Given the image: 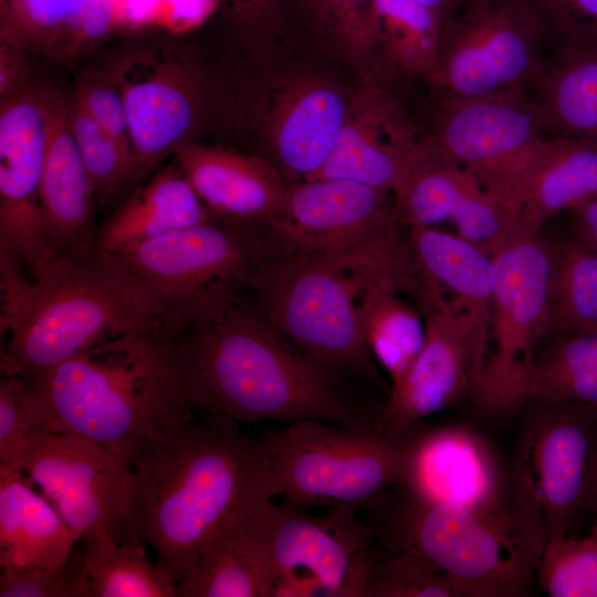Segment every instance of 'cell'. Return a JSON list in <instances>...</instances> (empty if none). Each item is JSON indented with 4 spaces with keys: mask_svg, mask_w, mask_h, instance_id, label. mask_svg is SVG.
Wrapping results in <instances>:
<instances>
[{
    "mask_svg": "<svg viewBox=\"0 0 597 597\" xmlns=\"http://www.w3.org/2000/svg\"><path fill=\"white\" fill-rule=\"evenodd\" d=\"M112 4L113 0H1V21L28 46L71 57L115 30Z\"/></svg>",
    "mask_w": 597,
    "mask_h": 597,
    "instance_id": "cell-31",
    "label": "cell"
},
{
    "mask_svg": "<svg viewBox=\"0 0 597 597\" xmlns=\"http://www.w3.org/2000/svg\"><path fill=\"white\" fill-rule=\"evenodd\" d=\"M212 219L179 167L169 166L136 187L100 226L97 244L119 252Z\"/></svg>",
    "mask_w": 597,
    "mask_h": 597,
    "instance_id": "cell-28",
    "label": "cell"
},
{
    "mask_svg": "<svg viewBox=\"0 0 597 597\" xmlns=\"http://www.w3.org/2000/svg\"><path fill=\"white\" fill-rule=\"evenodd\" d=\"M556 45L597 50V0H531Z\"/></svg>",
    "mask_w": 597,
    "mask_h": 597,
    "instance_id": "cell-43",
    "label": "cell"
},
{
    "mask_svg": "<svg viewBox=\"0 0 597 597\" xmlns=\"http://www.w3.org/2000/svg\"><path fill=\"white\" fill-rule=\"evenodd\" d=\"M121 91L133 156L132 188L189 134L197 86L186 70L151 56H135L113 75Z\"/></svg>",
    "mask_w": 597,
    "mask_h": 597,
    "instance_id": "cell-20",
    "label": "cell"
},
{
    "mask_svg": "<svg viewBox=\"0 0 597 597\" xmlns=\"http://www.w3.org/2000/svg\"><path fill=\"white\" fill-rule=\"evenodd\" d=\"M172 154L213 219L263 232L283 202L289 184L263 158L190 140Z\"/></svg>",
    "mask_w": 597,
    "mask_h": 597,
    "instance_id": "cell-22",
    "label": "cell"
},
{
    "mask_svg": "<svg viewBox=\"0 0 597 597\" xmlns=\"http://www.w3.org/2000/svg\"><path fill=\"white\" fill-rule=\"evenodd\" d=\"M96 199L70 123V107L53 95L40 187L44 239L59 258L97 244Z\"/></svg>",
    "mask_w": 597,
    "mask_h": 597,
    "instance_id": "cell-24",
    "label": "cell"
},
{
    "mask_svg": "<svg viewBox=\"0 0 597 597\" xmlns=\"http://www.w3.org/2000/svg\"><path fill=\"white\" fill-rule=\"evenodd\" d=\"M22 472L0 474L1 570L55 567L76 538L54 505Z\"/></svg>",
    "mask_w": 597,
    "mask_h": 597,
    "instance_id": "cell-27",
    "label": "cell"
},
{
    "mask_svg": "<svg viewBox=\"0 0 597 597\" xmlns=\"http://www.w3.org/2000/svg\"><path fill=\"white\" fill-rule=\"evenodd\" d=\"M219 9V0H159L153 25L184 35L201 28Z\"/></svg>",
    "mask_w": 597,
    "mask_h": 597,
    "instance_id": "cell-45",
    "label": "cell"
},
{
    "mask_svg": "<svg viewBox=\"0 0 597 597\" xmlns=\"http://www.w3.org/2000/svg\"><path fill=\"white\" fill-rule=\"evenodd\" d=\"M530 400L597 407V332L556 335L536 356Z\"/></svg>",
    "mask_w": 597,
    "mask_h": 597,
    "instance_id": "cell-36",
    "label": "cell"
},
{
    "mask_svg": "<svg viewBox=\"0 0 597 597\" xmlns=\"http://www.w3.org/2000/svg\"><path fill=\"white\" fill-rule=\"evenodd\" d=\"M446 22L415 0H373L371 27L377 46L402 71L429 76L437 64Z\"/></svg>",
    "mask_w": 597,
    "mask_h": 597,
    "instance_id": "cell-33",
    "label": "cell"
},
{
    "mask_svg": "<svg viewBox=\"0 0 597 597\" xmlns=\"http://www.w3.org/2000/svg\"><path fill=\"white\" fill-rule=\"evenodd\" d=\"M28 380L43 432L87 438L126 464L195 412L175 336L160 331L107 338Z\"/></svg>",
    "mask_w": 597,
    "mask_h": 597,
    "instance_id": "cell-4",
    "label": "cell"
},
{
    "mask_svg": "<svg viewBox=\"0 0 597 597\" xmlns=\"http://www.w3.org/2000/svg\"><path fill=\"white\" fill-rule=\"evenodd\" d=\"M591 533L597 537V528H593Z\"/></svg>",
    "mask_w": 597,
    "mask_h": 597,
    "instance_id": "cell-52",
    "label": "cell"
},
{
    "mask_svg": "<svg viewBox=\"0 0 597 597\" xmlns=\"http://www.w3.org/2000/svg\"><path fill=\"white\" fill-rule=\"evenodd\" d=\"M19 470L49 499L82 545L117 540L128 465L108 449L67 432H38Z\"/></svg>",
    "mask_w": 597,
    "mask_h": 597,
    "instance_id": "cell-15",
    "label": "cell"
},
{
    "mask_svg": "<svg viewBox=\"0 0 597 597\" xmlns=\"http://www.w3.org/2000/svg\"><path fill=\"white\" fill-rule=\"evenodd\" d=\"M591 509L594 510V513H595V523H594L593 528H597V463H596V471H595V479H594Z\"/></svg>",
    "mask_w": 597,
    "mask_h": 597,
    "instance_id": "cell-51",
    "label": "cell"
},
{
    "mask_svg": "<svg viewBox=\"0 0 597 597\" xmlns=\"http://www.w3.org/2000/svg\"><path fill=\"white\" fill-rule=\"evenodd\" d=\"M373 0H297L313 24L355 52L377 46L371 27Z\"/></svg>",
    "mask_w": 597,
    "mask_h": 597,
    "instance_id": "cell-42",
    "label": "cell"
},
{
    "mask_svg": "<svg viewBox=\"0 0 597 597\" xmlns=\"http://www.w3.org/2000/svg\"><path fill=\"white\" fill-rule=\"evenodd\" d=\"M535 580L551 597H597V537H564L547 542Z\"/></svg>",
    "mask_w": 597,
    "mask_h": 597,
    "instance_id": "cell-39",
    "label": "cell"
},
{
    "mask_svg": "<svg viewBox=\"0 0 597 597\" xmlns=\"http://www.w3.org/2000/svg\"><path fill=\"white\" fill-rule=\"evenodd\" d=\"M117 540L156 553L178 586L208 544L266 499H274L271 432L192 412L127 463Z\"/></svg>",
    "mask_w": 597,
    "mask_h": 597,
    "instance_id": "cell-1",
    "label": "cell"
},
{
    "mask_svg": "<svg viewBox=\"0 0 597 597\" xmlns=\"http://www.w3.org/2000/svg\"><path fill=\"white\" fill-rule=\"evenodd\" d=\"M350 100L321 80L302 77L281 87L265 121L268 142L287 184L314 179L328 161Z\"/></svg>",
    "mask_w": 597,
    "mask_h": 597,
    "instance_id": "cell-23",
    "label": "cell"
},
{
    "mask_svg": "<svg viewBox=\"0 0 597 597\" xmlns=\"http://www.w3.org/2000/svg\"><path fill=\"white\" fill-rule=\"evenodd\" d=\"M1 597H93L82 549L60 565L24 572L2 570Z\"/></svg>",
    "mask_w": 597,
    "mask_h": 597,
    "instance_id": "cell-41",
    "label": "cell"
},
{
    "mask_svg": "<svg viewBox=\"0 0 597 597\" xmlns=\"http://www.w3.org/2000/svg\"><path fill=\"white\" fill-rule=\"evenodd\" d=\"M70 123L96 202L108 206L132 188V153L102 130L75 101Z\"/></svg>",
    "mask_w": 597,
    "mask_h": 597,
    "instance_id": "cell-37",
    "label": "cell"
},
{
    "mask_svg": "<svg viewBox=\"0 0 597 597\" xmlns=\"http://www.w3.org/2000/svg\"><path fill=\"white\" fill-rule=\"evenodd\" d=\"M391 191L317 178L287 185L263 232L279 253L326 254L401 233Z\"/></svg>",
    "mask_w": 597,
    "mask_h": 597,
    "instance_id": "cell-16",
    "label": "cell"
},
{
    "mask_svg": "<svg viewBox=\"0 0 597 597\" xmlns=\"http://www.w3.org/2000/svg\"><path fill=\"white\" fill-rule=\"evenodd\" d=\"M551 332H597V251L573 238L551 240Z\"/></svg>",
    "mask_w": 597,
    "mask_h": 597,
    "instance_id": "cell-34",
    "label": "cell"
},
{
    "mask_svg": "<svg viewBox=\"0 0 597 597\" xmlns=\"http://www.w3.org/2000/svg\"><path fill=\"white\" fill-rule=\"evenodd\" d=\"M407 244L418 281L438 289L460 306L489 347L495 286L493 256L458 234L433 227L409 229Z\"/></svg>",
    "mask_w": 597,
    "mask_h": 597,
    "instance_id": "cell-25",
    "label": "cell"
},
{
    "mask_svg": "<svg viewBox=\"0 0 597 597\" xmlns=\"http://www.w3.org/2000/svg\"><path fill=\"white\" fill-rule=\"evenodd\" d=\"M438 13L447 22L468 0H415Z\"/></svg>",
    "mask_w": 597,
    "mask_h": 597,
    "instance_id": "cell-50",
    "label": "cell"
},
{
    "mask_svg": "<svg viewBox=\"0 0 597 597\" xmlns=\"http://www.w3.org/2000/svg\"><path fill=\"white\" fill-rule=\"evenodd\" d=\"M74 101L102 130L132 153L125 105L113 76H84L76 86Z\"/></svg>",
    "mask_w": 597,
    "mask_h": 597,
    "instance_id": "cell-44",
    "label": "cell"
},
{
    "mask_svg": "<svg viewBox=\"0 0 597 597\" xmlns=\"http://www.w3.org/2000/svg\"><path fill=\"white\" fill-rule=\"evenodd\" d=\"M597 195V140L545 137L517 187L513 207L524 229L541 232L562 211Z\"/></svg>",
    "mask_w": 597,
    "mask_h": 597,
    "instance_id": "cell-26",
    "label": "cell"
},
{
    "mask_svg": "<svg viewBox=\"0 0 597 597\" xmlns=\"http://www.w3.org/2000/svg\"><path fill=\"white\" fill-rule=\"evenodd\" d=\"M113 253L187 318L251 293L276 250L261 231L212 219Z\"/></svg>",
    "mask_w": 597,
    "mask_h": 597,
    "instance_id": "cell-11",
    "label": "cell"
},
{
    "mask_svg": "<svg viewBox=\"0 0 597 597\" xmlns=\"http://www.w3.org/2000/svg\"><path fill=\"white\" fill-rule=\"evenodd\" d=\"M530 96L544 130L597 140V50L555 46Z\"/></svg>",
    "mask_w": 597,
    "mask_h": 597,
    "instance_id": "cell-29",
    "label": "cell"
},
{
    "mask_svg": "<svg viewBox=\"0 0 597 597\" xmlns=\"http://www.w3.org/2000/svg\"><path fill=\"white\" fill-rule=\"evenodd\" d=\"M572 237L582 245L597 251V195L567 211Z\"/></svg>",
    "mask_w": 597,
    "mask_h": 597,
    "instance_id": "cell-49",
    "label": "cell"
},
{
    "mask_svg": "<svg viewBox=\"0 0 597 597\" xmlns=\"http://www.w3.org/2000/svg\"><path fill=\"white\" fill-rule=\"evenodd\" d=\"M274 499L292 506L362 512L400 479L405 433L305 420L272 430Z\"/></svg>",
    "mask_w": 597,
    "mask_h": 597,
    "instance_id": "cell-7",
    "label": "cell"
},
{
    "mask_svg": "<svg viewBox=\"0 0 597 597\" xmlns=\"http://www.w3.org/2000/svg\"><path fill=\"white\" fill-rule=\"evenodd\" d=\"M489 352L470 401L505 416L530 401L538 341L551 332V240L520 230L494 253Z\"/></svg>",
    "mask_w": 597,
    "mask_h": 597,
    "instance_id": "cell-8",
    "label": "cell"
},
{
    "mask_svg": "<svg viewBox=\"0 0 597 597\" xmlns=\"http://www.w3.org/2000/svg\"><path fill=\"white\" fill-rule=\"evenodd\" d=\"M546 36L531 0H468L446 22L428 76L437 101L530 91L547 62Z\"/></svg>",
    "mask_w": 597,
    "mask_h": 597,
    "instance_id": "cell-10",
    "label": "cell"
},
{
    "mask_svg": "<svg viewBox=\"0 0 597 597\" xmlns=\"http://www.w3.org/2000/svg\"><path fill=\"white\" fill-rule=\"evenodd\" d=\"M250 512L208 544L193 570L178 584V597L274 596L276 577Z\"/></svg>",
    "mask_w": 597,
    "mask_h": 597,
    "instance_id": "cell-30",
    "label": "cell"
},
{
    "mask_svg": "<svg viewBox=\"0 0 597 597\" xmlns=\"http://www.w3.org/2000/svg\"><path fill=\"white\" fill-rule=\"evenodd\" d=\"M191 409L237 423L320 420L365 427L379 409L306 356L242 296L187 317L175 336Z\"/></svg>",
    "mask_w": 597,
    "mask_h": 597,
    "instance_id": "cell-2",
    "label": "cell"
},
{
    "mask_svg": "<svg viewBox=\"0 0 597 597\" xmlns=\"http://www.w3.org/2000/svg\"><path fill=\"white\" fill-rule=\"evenodd\" d=\"M391 193L402 228L449 221L459 237L491 255L524 229L516 209L485 189L429 136H425Z\"/></svg>",
    "mask_w": 597,
    "mask_h": 597,
    "instance_id": "cell-18",
    "label": "cell"
},
{
    "mask_svg": "<svg viewBox=\"0 0 597 597\" xmlns=\"http://www.w3.org/2000/svg\"><path fill=\"white\" fill-rule=\"evenodd\" d=\"M53 95L23 88L0 106V258L35 277L55 258L42 231L40 187Z\"/></svg>",
    "mask_w": 597,
    "mask_h": 597,
    "instance_id": "cell-17",
    "label": "cell"
},
{
    "mask_svg": "<svg viewBox=\"0 0 597 597\" xmlns=\"http://www.w3.org/2000/svg\"><path fill=\"white\" fill-rule=\"evenodd\" d=\"M1 376L32 379L107 338L139 331L176 335L185 313L117 254L93 248L55 258L29 277L0 260Z\"/></svg>",
    "mask_w": 597,
    "mask_h": 597,
    "instance_id": "cell-3",
    "label": "cell"
},
{
    "mask_svg": "<svg viewBox=\"0 0 597 597\" xmlns=\"http://www.w3.org/2000/svg\"><path fill=\"white\" fill-rule=\"evenodd\" d=\"M82 554L93 597H178V586L139 541L88 543Z\"/></svg>",
    "mask_w": 597,
    "mask_h": 597,
    "instance_id": "cell-35",
    "label": "cell"
},
{
    "mask_svg": "<svg viewBox=\"0 0 597 597\" xmlns=\"http://www.w3.org/2000/svg\"><path fill=\"white\" fill-rule=\"evenodd\" d=\"M376 547L367 597H471L464 586L418 555Z\"/></svg>",
    "mask_w": 597,
    "mask_h": 597,
    "instance_id": "cell-38",
    "label": "cell"
},
{
    "mask_svg": "<svg viewBox=\"0 0 597 597\" xmlns=\"http://www.w3.org/2000/svg\"><path fill=\"white\" fill-rule=\"evenodd\" d=\"M219 11L242 28L258 29L273 25L297 0H219Z\"/></svg>",
    "mask_w": 597,
    "mask_h": 597,
    "instance_id": "cell-46",
    "label": "cell"
},
{
    "mask_svg": "<svg viewBox=\"0 0 597 597\" xmlns=\"http://www.w3.org/2000/svg\"><path fill=\"white\" fill-rule=\"evenodd\" d=\"M409 264L404 234L326 254L274 253L252 295L260 314L326 370L385 389L362 327L359 303L384 273L398 283Z\"/></svg>",
    "mask_w": 597,
    "mask_h": 597,
    "instance_id": "cell-6",
    "label": "cell"
},
{
    "mask_svg": "<svg viewBox=\"0 0 597 597\" xmlns=\"http://www.w3.org/2000/svg\"><path fill=\"white\" fill-rule=\"evenodd\" d=\"M426 324L425 344L406 375L389 388L376 422L396 434L470 400L489 347L453 301L420 284L411 297Z\"/></svg>",
    "mask_w": 597,
    "mask_h": 597,
    "instance_id": "cell-12",
    "label": "cell"
},
{
    "mask_svg": "<svg viewBox=\"0 0 597 597\" xmlns=\"http://www.w3.org/2000/svg\"><path fill=\"white\" fill-rule=\"evenodd\" d=\"M544 132L530 91H511L437 101L429 137L513 207L520 181L546 137Z\"/></svg>",
    "mask_w": 597,
    "mask_h": 597,
    "instance_id": "cell-14",
    "label": "cell"
},
{
    "mask_svg": "<svg viewBox=\"0 0 597 597\" xmlns=\"http://www.w3.org/2000/svg\"><path fill=\"white\" fill-rule=\"evenodd\" d=\"M38 432H43V419L31 383L19 376H1L0 474L21 472L19 462L23 448Z\"/></svg>",
    "mask_w": 597,
    "mask_h": 597,
    "instance_id": "cell-40",
    "label": "cell"
},
{
    "mask_svg": "<svg viewBox=\"0 0 597 597\" xmlns=\"http://www.w3.org/2000/svg\"><path fill=\"white\" fill-rule=\"evenodd\" d=\"M418 501L442 506L492 510L512 490L492 444L460 425H416L405 432L399 483Z\"/></svg>",
    "mask_w": 597,
    "mask_h": 597,
    "instance_id": "cell-19",
    "label": "cell"
},
{
    "mask_svg": "<svg viewBox=\"0 0 597 597\" xmlns=\"http://www.w3.org/2000/svg\"><path fill=\"white\" fill-rule=\"evenodd\" d=\"M507 501L492 510L428 504L392 488L362 511L378 546L413 553L471 597L530 590L546 544L537 502L514 472Z\"/></svg>",
    "mask_w": 597,
    "mask_h": 597,
    "instance_id": "cell-5",
    "label": "cell"
},
{
    "mask_svg": "<svg viewBox=\"0 0 597 597\" xmlns=\"http://www.w3.org/2000/svg\"><path fill=\"white\" fill-rule=\"evenodd\" d=\"M423 138L390 92L367 87L350 100L334 151L314 179H347L392 192Z\"/></svg>",
    "mask_w": 597,
    "mask_h": 597,
    "instance_id": "cell-21",
    "label": "cell"
},
{
    "mask_svg": "<svg viewBox=\"0 0 597 597\" xmlns=\"http://www.w3.org/2000/svg\"><path fill=\"white\" fill-rule=\"evenodd\" d=\"M401 294L395 276L384 273L368 284L359 303L367 347L390 387L406 375L426 339L423 316Z\"/></svg>",
    "mask_w": 597,
    "mask_h": 597,
    "instance_id": "cell-32",
    "label": "cell"
},
{
    "mask_svg": "<svg viewBox=\"0 0 597 597\" xmlns=\"http://www.w3.org/2000/svg\"><path fill=\"white\" fill-rule=\"evenodd\" d=\"M28 45L18 33L1 21L0 94L1 100L23 90L27 74L23 48Z\"/></svg>",
    "mask_w": 597,
    "mask_h": 597,
    "instance_id": "cell-47",
    "label": "cell"
},
{
    "mask_svg": "<svg viewBox=\"0 0 597 597\" xmlns=\"http://www.w3.org/2000/svg\"><path fill=\"white\" fill-rule=\"evenodd\" d=\"M159 0H113L115 29L135 30L153 25Z\"/></svg>",
    "mask_w": 597,
    "mask_h": 597,
    "instance_id": "cell-48",
    "label": "cell"
},
{
    "mask_svg": "<svg viewBox=\"0 0 597 597\" xmlns=\"http://www.w3.org/2000/svg\"><path fill=\"white\" fill-rule=\"evenodd\" d=\"M514 469L532 491L546 543L569 536L591 509L597 463V407L535 400Z\"/></svg>",
    "mask_w": 597,
    "mask_h": 597,
    "instance_id": "cell-13",
    "label": "cell"
},
{
    "mask_svg": "<svg viewBox=\"0 0 597 597\" xmlns=\"http://www.w3.org/2000/svg\"><path fill=\"white\" fill-rule=\"evenodd\" d=\"M273 500L250 512L276 577L273 597H367L377 547L362 512L334 507L314 515Z\"/></svg>",
    "mask_w": 597,
    "mask_h": 597,
    "instance_id": "cell-9",
    "label": "cell"
}]
</instances>
